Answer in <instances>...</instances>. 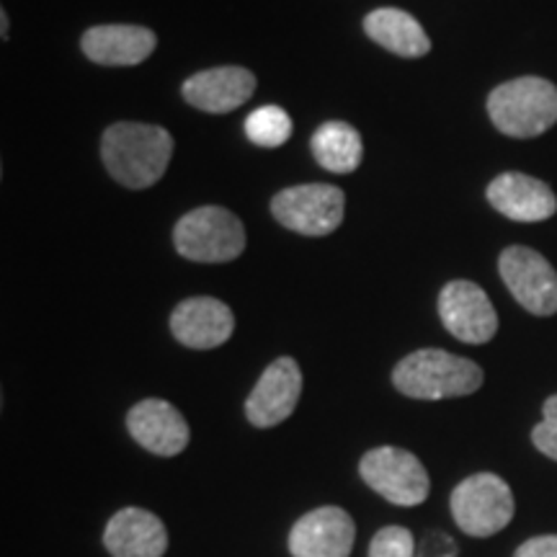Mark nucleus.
<instances>
[{"mask_svg":"<svg viewBox=\"0 0 557 557\" xmlns=\"http://www.w3.org/2000/svg\"><path fill=\"white\" fill-rule=\"evenodd\" d=\"M101 158L109 176L127 189H148L163 178L173 158V137L158 124L116 122L103 132Z\"/></svg>","mask_w":557,"mask_h":557,"instance_id":"1","label":"nucleus"},{"mask_svg":"<svg viewBox=\"0 0 557 557\" xmlns=\"http://www.w3.org/2000/svg\"><path fill=\"white\" fill-rule=\"evenodd\" d=\"M235 318L225 302L214 297H189L173 310L171 333L186 348H218L233 336Z\"/></svg>","mask_w":557,"mask_h":557,"instance_id":"13","label":"nucleus"},{"mask_svg":"<svg viewBox=\"0 0 557 557\" xmlns=\"http://www.w3.org/2000/svg\"><path fill=\"white\" fill-rule=\"evenodd\" d=\"M500 278L521 308L532 315L557 312V271L545 256L527 246H511L500 253Z\"/></svg>","mask_w":557,"mask_h":557,"instance_id":"8","label":"nucleus"},{"mask_svg":"<svg viewBox=\"0 0 557 557\" xmlns=\"http://www.w3.org/2000/svg\"><path fill=\"white\" fill-rule=\"evenodd\" d=\"M256 90V75L246 67H212L201 70L184 83L181 94L186 103L207 114H227L243 107Z\"/></svg>","mask_w":557,"mask_h":557,"instance_id":"14","label":"nucleus"},{"mask_svg":"<svg viewBox=\"0 0 557 557\" xmlns=\"http://www.w3.org/2000/svg\"><path fill=\"white\" fill-rule=\"evenodd\" d=\"M81 47L90 62L107 67H129L139 65L156 52L158 37L145 26L107 24L94 26L83 34Z\"/></svg>","mask_w":557,"mask_h":557,"instance_id":"15","label":"nucleus"},{"mask_svg":"<svg viewBox=\"0 0 557 557\" xmlns=\"http://www.w3.org/2000/svg\"><path fill=\"white\" fill-rule=\"evenodd\" d=\"M513 557H557V534H545V537L527 540Z\"/></svg>","mask_w":557,"mask_h":557,"instance_id":"23","label":"nucleus"},{"mask_svg":"<svg viewBox=\"0 0 557 557\" xmlns=\"http://www.w3.org/2000/svg\"><path fill=\"white\" fill-rule=\"evenodd\" d=\"M103 545L114 557H163L169 549V532L156 513L122 508L109 519Z\"/></svg>","mask_w":557,"mask_h":557,"instance_id":"17","label":"nucleus"},{"mask_svg":"<svg viewBox=\"0 0 557 557\" xmlns=\"http://www.w3.org/2000/svg\"><path fill=\"white\" fill-rule=\"evenodd\" d=\"M416 542L406 527H385L374 534L369 557H413Z\"/></svg>","mask_w":557,"mask_h":557,"instance_id":"21","label":"nucleus"},{"mask_svg":"<svg viewBox=\"0 0 557 557\" xmlns=\"http://www.w3.org/2000/svg\"><path fill=\"white\" fill-rule=\"evenodd\" d=\"M127 429L143 449L158 457H176L189 444V423L171 403L148 398L127 416Z\"/></svg>","mask_w":557,"mask_h":557,"instance_id":"12","label":"nucleus"},{"mask_svg":"<svg viewBox=\"0 0 557 557\" xmlns=\"http://www.w3.org/2000/svg\"><path fill=\"white\" fill-rule=\"evenodd\" d=\"M246 135L261 148H278L292 137V120L284 109L261 107L246 120Z\"/></svg>","mask_w":557,"mask_h":557,"instance_id":"20","label":"nucleus"},{"mask_svg":"<svg viewBox=\"0 0 557 557\" xmlns=\"http://www.w3.org/2000/svg\"><path fill=\"white\" fill-rule=\"evenodd\" d=\"M361 480L395 506H418L429 498V472L421 459L398 447H377L359 462Z\"/></svg>","mask_w":557,"mask_h":557,"instance_id":"7","label":"nucleus"},{"mask_svg":"<svg viewBox=\"0 0 557 557\" xmlns=\"http://www.w3.org/2000/svg\"><path fill=\"white\" fill-rule=\"evenodd\" d=\"M0 24H3V32L0 34H3V39H9V13L5 11H0Z\"/></svg>","mask_w":557,"mask_h":557,"instance_id":"24","label":"nucleus"},{"mask_svg":"<svg viewBox=\"0 0 557 557\" xmlns=\"http://www.w3.org/2000/svg\"><path fill=\"white\" fill-rule=\"evenodd\" d=\"M393 385L416 400L465 398L483 385V369L442 348H421L395 367Z\"/></svg>","mask_w":557,"mask_h":557,"instance_id":"2","label":"nucleus"},{"mask_svg":"<svg viewBox=\"0 0 557 557\" xmlns=\"http://www.w3.org/2000/svg\"><path fill=\"white\" fill-rule=\"evenodd\" d=\"M173 243L189 261L227 263L246 250V227L225 207H199L178 220Z\"/></svg>","mask_w":557,"mask_h":557,"instance_id":"4","label":"nucleus"},{"mask_svg":"<svg viewBox=\"0 0 557 557\" xmlns=\"http://www.w3.org/2000/svg\"><path fill=\"white\" fill-rule=\"evenodd\" d=\"M312 156L325 171L351 173L359 169L364 145L361 135L346 122H325L312 137Z\"/></svg>","mask_w":557,"mask_h":557,"instance_id":"19","label":"nucleus"},{"mask_svg":"<svg viewBox=\"0 0 557 557\" xmlns=\"http://www.w3.org/2000/svg\"><path fill=\"white\" fill-rule=\"evenodd\" d=\"M357 540V524L344 508L323 506L305 513L289 532L295 557H348Z\"/></svg>","mask_w":557,"mask_h":557,"instance_id":"11","label":"nucleus"},{"mask_svg":"<svg viewBox=\"0 0 557 557\" xmlns=\"http://www.w3.org/2000/svg\"><path fill=\"white\" fill-rule=\"evenodd\" d=\"M364 32L369 39L398 58H423L431 50V39L423 26L408 11L400 9L372 11L364 18Z\"/></svg>","mask_w":557,"mask_h":557,"instance_id":"18","label":"nucleus"},{"mask_svg":"<svg viewBox=\"0 0 557 557\" xmlns=\"http://www.w3.org/2000/svg\"><path fill=\"white\" fill-rule=\"evenodd\" d=\"M438 315L444 329L465 344H487L498 331V315L483 289L468 278L449 282L438 295Z\"/></svg>","mask_w":557,"mask_h":557,"instance_id":"9","label":"nucleus"},{"mask_svg":"<svg viewBox=\"0 0 557 557\" xmlns=\"http://www.w3.org/2000/svg\"><path fill=\"white\" fill-rule=\"evenodd\" d=\"M346 197L338 186L302 184L278 191L271 199V212L278 225L295 230L299 235L323 238L344 222Z\"/></svg>","mask_w":557,"mask_h":557,"instance_id":"6","label":"nucleus"},{"mask_svg":"<svg viewBox=\"0 0 557 557\" xmlns=\"http://www.w3.org/2000/svg\"><path fill=\"white\" fill-rule=\"evenodd\" d=\"M299 395H302V372L292 357L271 361L253 393L246 400V416L253 426L271 429L295 413Z\"/></svg>","mask_w":557,"mask_h":557,"instance_id":"10","label":"nucleus"},{"mask_svg":"<svg viewBox=\"0 0 557 557\" xmlns=\"http://www.w3.org/2000/svg\"><path fill=\"white\" fill-rule=\"evenodd\" d=\"M487 114L506 137H540L557 122V86L527 75L508 81L487 96Z\"/></svg>","mask_w":557,"mask_h":557,"instance_id":"3","label":"nucleus"},{"mask_svg":"<svg viewBox=\"0 0 557 557\" xmlns=\"http://www.w3.org/2000/svg\"><path fill=\"white\" fill-rule=\"evenodd\" d=\"M532 442L542 455L557 462V395L547 398L542 406V423L534 426Z\"/></svg>","mask_w":557,"mask_h":557,"instance_id":"22","label":"nucleus"},{"mask_svg":"<svg viewBox=\"0 0 557 557\" xmlns=\"http://www.w3.org/2000/svg\"><path fill=\"white\" fill-rule=\"evenodd\" d=\"M451 517L470 537H493L513 519V493L504 478L478 472L462 480L449 498Z\"/></svg>","mask_w":557,"mask_h":557,"instance_id":"5","label":"nucleus"},{"mask_svg":"<svg viewBox=\"0 0 557 557\" xmlns=\"http://www.w3.org/2000/svg\"><path fill=\"white\" fill-rule=\"evenodd\" d=\"M487 201L513 222H542L557 212V199L545 181L527 173H500L487 186Z\"/></svg>","mask_w":557,"mask_h":557,"instance_id":"16","label":"nucleus"}]
</instances>
